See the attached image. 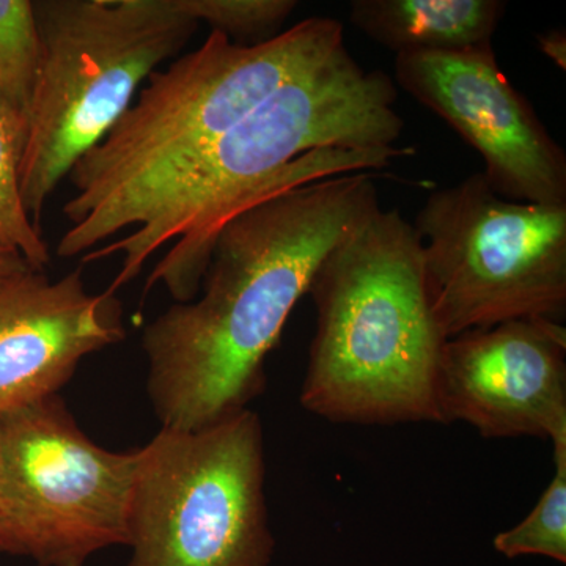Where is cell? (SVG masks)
<instances>
[{
	"label": "cell",
	"mask_w": 566,
	"mask_h": 566,
	"mask_svg": "<svg viewBox=\"0 0 566 566\" xmlns=\"http://www.w3.org/2000/svg\"><path fill=\"white\" fill-rule=\"evenodd\" d=\"M382 71H367L348 48L282 85L218 139L122 205L82 262L120 253L112 292L134 281L167 244L145 294L163 285L178 304L196 300L219 229L271 193L337 175L374 172L406 151L403 118Z\"/></svg>",
	"instance_id": "6da1fadb"
},
{
	"label": "cell",
	"mask_w": 566,
	"mask_h": 566,
	"mask_svg": "<svg viewBox=\"0 0 566 566\" xmlns=\"http://www.w3.org/2000/svg\"><path fill=\"white\" fill-rule=\"evenodd\" d=\"M378 208L374 174L356 172L271 193L222 223L202 294L142 337L161 428L199 430L248 408L324 255Z\"/></svg>",
	"instance_id": "7a4b0ae2"
},
{
	"label": "cell",
	"mask_w": 566,
	"mask_h": 566,
	"mask_svg": "<svg viewBox=\"0 0 566 566\" xmlns=\"http://www.w3.org/2000/svg\"><path fill=\"white\" fill-rule=\"evenodd\" d=\"M300 400L334 423H442L446 337L424 283L422 244L400 210L368 214L316 268Z\"/></svg>",
	"instance_id": "3957f363"
},
{
	"label": "cell",
	"mask_w": 566,
	"mask_h": 566,
	"mask_svg": "<svg viewBox=\"0 0 566 566\" xmlns=\"http://www.w3.org/2000/svg\"><path fill=\"white\" fill-rule=\"evenodd\" d=\"M346 50L344 25L314 17L259 44L211 32L202 46L150 74L132 106L69 175L70 229L57 256L95 251L122 205L243 120L294 76Z\"/></svg>",
	"instance_id": "277c9868"
},
{
	"label": "cell",
	"mask_w": 566,
	"mask_h": 566,
	"mask_svg": "<svg viewBox=\"0 0 566 566\" xmlns=\"http://www.w3.org/2000/svg\"><path fill=\"white\" fill-rule=\"evenodd\" d=\"M41 59L20 167L25 211L44 207L74 164L104 139L140 85L189 43L199 22L175 0L33 2Z\"/></svg>",
	"instance_id": "5b68a950"
},
{
	"label": "cell",
	"mask_w": 566,
	"mask_h": 566,
	"mask_svg": "<svg viewBox=\"0 0 566 566\" xmlns=\"http://www.w3.org/2000/svg\"><path fill=\"white\" fill-rule=\"evenodd\" d=\"M260 416L241 409L199 430L161 428L140 447L128 566H270Z\"/></svg>",
	"instance_id": "8992f818"
},
{
	"label": "cell",
	"mask_w": 566,
	"mask_h": 566,
	"mask_svg": "<svg viewBox=\"0 0 566 566\" xmlns=\"http://www.w3.org/2000/svg\"><path fill=\"white\" fill-rule=\"evenodd\" d=\"M412 226L446 340L513 319H564L566 207L506 200L479 172L431 192Z\"/></svg>",
	"instance_id": "52a82bcc"
},
{
	"label": "cell",
	"mask_w": 566,
	"mask_h": 566,
	"mask_svg": "<svg viewBox=\"0 0 566 566\" xmlns=\"http://www.w3.org/2000/svg\"><path fill=\"white\" fill-rule=\"evenodd\" d=\"M140 449L112 452L44 398L0 419V506L10 554L84 566L128 543Z\"/></svg>",
	"instance_id": "ba28073f"
},
{
	"label": "cell",
	"mask_w": 566,
	"mask_h": 566,
	"mask_svg": "<svg viewBox=\"0 0 566 566\" xmlns=\"http://www.w3.org/2000/svg\"><path fill=\"white\" fill-rule=\"evenodd\" d=\"M395 81L449 123L485 163L483 177L513 202L566 207V155L495 61L493 43L395 57Z\"/></svg>",
	"instance_id": "9c48e42d"
},
{
	"label": "cell",
	"mask_w": 566,
	"mask_h": 566,
	"mask_svg": "<svg viewBox=\"0 0 566 566\" xmlns=\"http://www.w3.org/2000/svg\"><path fill=\"white\" fill-rule=\"evenodd\" d=\"M442 424L483 438L566 439V329L546 318L513 319L449 338L439 370Z\"/></svg>",
	"instance_id": "30bf717a"
},
{
	"label": "cell",
	"mask_w": 566,
	"mask_h": 566,
	"mask_svg": "<svg viewBox=\"0 0 566 566\" xmlns=\"http://www.w3.org/2000/svg\"><path fill=\"white\" fill-rule=\"evenodd\" d=\"M115 292L92 294L81 268L0 277V419L54 397L82 360L126 337Z\"/></svg>",
	"instance_id": "8fae6325"
},
{
	"label": "cell",
	"mask_w": 566,
	"mask_h": 566,
	"mask_svg": "<svg viewBox=\"0 0 566 566\" xmlns=\"http://www.w3.org/2000/svg\"><path fill=\"white\" fill-rule=\"evenodd\" d=\"M504 13L501 0H354L349 21L400 55L491 44Z\"/></svg>",
	"instance_id": "7c38bea8"
},
{
	"label": "cell",
	"mask_w": 566,
	"mask_h": 566,
	"mask_svg": "<svg viewBox=\"0 0 566 566\" xmlns=\"http://www.w3.org/2000/svg\"><path fill=\"white\" fill-rule=\"evenodd\" d=\"M40 59V33L32 0H0V107L24 129L25 136Z\"/></svg>",
	"instance_id": "4fadbf2b"
},
{
	"label": "cell",
	"mask_w": 566,
	"mask_h": 566,
	"mask_svg": "<svg viewBox=\"0 0 566 566\" xmlns=\"http://www.w3.org/2000/svg\"><path fill=\"white\" fill-rule=\"evenodd\" d=\"M25 132L0 107V248L20 253L33 271L51 262L50 245L33 226L21 197Z\"/></svg>",
	"instance_id": "5bb4252c"
},
{
	"label": "cell",
	"mask_w": 566,
	"mask_h": 566,
	"mask_svg": "<svg viewBox=\"0 0 566 566\" xmlns=\"http://www.w3.org/2000/svg\"><path fill=\"white\" fill-rule=\"evenodd\" d=\"M553 447L556 472L538 504L523 523L495 535V551L505 557L545 556L566 564V439Z\"/></svg>",
	"instance_id": "9a60e30c"
},
{
	"label": "cell",
	"mask_w": 566,
	"mask_h": 566,
	"mask_svg": "<svg viewBox=\"0 0 566 566\" xmlns=\"http://www.w3.org/2000/svg\"><path fill=\"white\" fill-rule=\"evenodd\" d=\"M193 21L207 22L238 44H259L281 33L297 9L294 0H175Z\"/></svg>",
	"instance_id": "2e32d148"
},
{
	"label": "cell",
	"mask_w": 566,
	"mask_h": 566,
	"mask_svg": "<svg viewBox=\"0 0 566 566\" xmlns=\"http://www.w3.org/2000/svg\"><path fill=\"white\" fill-rule=\"evenodd\" d=\"M539 48L547 57L553 59L558 66L565 69L566 41L564 32H547L538 36Z\"/></svg>",
	"instance_id": "e0dca14e"
},
{
	"label": "cell",
	"mask_w": 566,
	"mask_h": 566,
	"mask_svg": "<svg viewBox=\"0 0 566 566\" xmlns=\"http://www.w3.org/2000/svg\"><path fill=\"white\" fill-rule=\"evenodd\" d=\"M25 270H31V268L20 253L11 251V249L0 248V277L22 273Z\"/></svg>",
	"instance_id": "ac0fdd59"
},
{
	"label": "cell",
	"mask_w": 566,
	"mask_h": 566,
	"mask_svg": "<svg viewBox=\"0 0 566 566\" xmlns=\"http://www.w3.org/2000/svg\"><path fill=\"white\" fill-rule=\"evenodd\" d=\"M0 553H10L9 538H7L6 524H3L2 506H0Z\"/></svg>",
	"instance_id": "d6986e66"
}]
</instances>
